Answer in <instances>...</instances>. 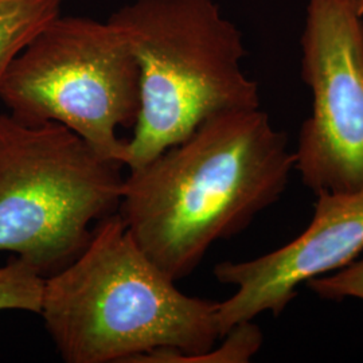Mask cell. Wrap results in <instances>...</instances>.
<instances>
[{
  "label": "cell",
  "instance_id": "obj_1",
  "mask_svg": "<svg viewBox=\"0 0 363 363\" xmlns=\"http://www.w3.org/2000/svg\"><path fill=\"white\" fill-rule=\"evenodd\" d=\"M295 151L261 111L210 117L125 175L118 216L144 253L175 281L213 244L244 232L284 194Z\"/></svg>",
  "mask_w": 363,
  "mask_h": 363
},
{
  "label": "cell",
  "instance_id": "obj_2",
  "mask_svg": "<svg viewBox=\"0 0 363 363\" xmlns=\"http://www.w3.org/2000/svg\"><path fill=\"white\" fill-rule=\"evenodd\" d=\"M115 213L45 279L40 316L66 363H191L220 339L218 301L183 294Z\"/></svg>",
  "mask_w": 363,
  "mask_h": 363
},
{
  "label": "cell",
  "instance_id": "obj_3",
  "mask_svg": "<svg viewBox=\"0 0 363 363\" xmlns=\"http://www.w3.org/2000/svg\"><path fill=\"white\" fill-rule=\"evenodd\" d=\"M108 21L140 73L127 169L181 143L210 117L261 106L257 82L242 70V33L214 0H133Z\"/></svg>",
  "mask_w": 363,
  "mask_h": 363
},
{
  "label": "cell",
  "instance_id": "obj_4",
  "mask_svg": "<svg viewBox=\"0 0 363 363\" xmlns=\"http://www.w3.org/2000/svg\"><path fill=\"white\" fill-rule=\"evenodd\" d=\"M123 169L60 123L0 115V252L45 277L64 269L117 213Z\"/></svg>",
  "mask_w": 363,
  "mask_h": 363
},
{
  "label": "cell",
  "instance_id": "obj_5",
  "mask_svg": "<svg viewBox=\"0 0 363 363\" xmlns=\"http://www.w3.org/2000/svg\"><path fill=\"white\" fill-rule=\"evenodd\" d=\"M9 113L27 124L54 121L125 167L140 108L139 66L108 19L57 16L9 67L0 85Z\"/></svg>",
  "mask_w": 363,
  "mask_h": 363
},
{
  "label": "cell",
  "instance_id": "obj_6",
  "mask_svg": "<svg viewBox=\"0 0 363 363\" xmlns=\"http://www.w3.org/2000/svg\"><path fill=\"white\" fill-rule=\"evenodd\" d=\"M301 77L312 113L298 132L295 171L315 194L363 190V16L350 0H308Z\"/></svg>",
  "mask_w": 363,
  "mask_h": 363
},
{
  "label": "cell",
  "instance_id": "obj_7",
  "mask_svg": "<svg viewBox=\"0 0 363 363\" xmlns=\"http://www.w3.org/2000/svg\"><path fill=\"white\" fill-rule=\"evenodd\" d=\"M363 252V190L319 193L310 225L284 247L256 259L223 261L214 276L235 294L218 301L220 339L264 312L274 318L298 296L300 286L335 272Z\"/></svg>",
  "mask_w": 363,
  "mask_h": 363
},
{
  "label": "cell",
  "instance_id": "obj_8",
  "mask_svg": "<svg viewBox=\"0 0 363 363\" xmlns=\"http://www.w3.org/2000/svg\"><path fill=\"white\" fill-rule=\"evenodd\" d=\"M64 0H0V85L13 60L61 15Z\"/></svg>",
  "mask_w": 363,
  "mask_h": 363
},
{
  "label": "cell",
  "instance_id": "obj_9",
  "mask_svg": "<svg viewBox=\"0 0 363 363\" xmlns=\"http://www.w3.org/2000/svg\"><path fill=\"white\" fill-rule=\"evenodd\" d=\"M45 276L25 259L15 257L0 267V311L40 313Z\"/></svg>",
  "mask_w": 363,
  "mask_h": 363
},
{
  "label": "cell",
  "instance_id": "obj_10",
  "mask_svg": "<svg viewBox=\"0 0 363 363\" xmlns=\"http://www.w3.org/2000/svg\"><path fill=\"white\" fill-rule=\"evenodd\" d=\"M306 286L319 298L340 301L343 298H358L363 301V257L335 272L313 279Z\"/></svg>",
  "mask_w": 363,
  "mask_h": 363
},
{
  "label": "cell",
  "instance_id": "obj_11",
  "mask_svg": "<svg viewBox=\"0 0 363 363\" xmlns=\"http://www.w3.org/2000/svg\"><path fill=\"white\" fill-rule=\"evenodd\" d=\"M351 4L354 6L355 11L363 16V0H350Z\"/></svg>",
  "mask_w": 363,
  "mask_h": 363
}]
</instances>
